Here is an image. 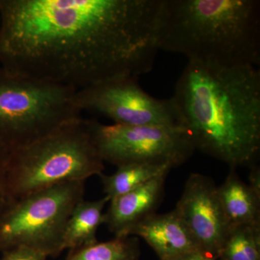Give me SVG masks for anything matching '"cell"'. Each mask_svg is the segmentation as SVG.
I'll return each instance as SVG.
<instances>
[{"label": "cell", "mask_w": 260, "mask_h": 260, "mask_svg": "<svg viewBox=\"0 0 260 260\" xmlns=\"http://www.w3.org/2000/svg\"><path fill=\"white\" fill-rule=\"evenodd\" d=\"M140 255L138 238L130 236L70 250L65 260H140Z\"/></svg>", "instance_id": "cell-15"}, {"label": "cell", "mask_w": 260, "mask_h": 260, "mask_svg": "<svg viewBox=\"0 0 260 260\" xmlns=\"http://www.w3.org/2000/svg\"><path fill=\"white\" fill-rule=\"evenodd\" d=\"M127 236L142 238L160 260H174L186 253L200 250L185 224L174 210L148 215L132 228Z\"/></svg>", "instance_id": "cell-10"}, {"label": "cell", "mask_w": 260, "mask_h": 260, "mask_svg": "<svg viewBox=\"0 0 260 260\" xmlns=\"http://www.w3.org/2000/svg\"><path fill=\"white\" fill-rule=\"evenodd\" d=\"M159 50L218 65L260 63V2L161 0Z\"/></svg>", "instance_id": "cell-3"}, {"label": "cell", "mask_w": 260, "mask_h": 260, "mask_svg": "<svg viewBox=\"0 0 260 260\" xmlns=\"http://www.w3.org/2000/svg\"><path fill=\"white\" fill-rule=\"evenodd\" d=\"M249 180H250L249 185L254 190L260 193V171L259 168L256 167V165L252 167Z\"/></svg>", "instance_id": "cell-20"}, {"label": "cell", "mask_w": 260, "mask_h": 260, "mask_svg": "<svg viewBox=\"0 0 260 260\" xmlns=\"http://www.w3.org/2000/svg\"><path fill=\"white\" fill-rule=\"evenodd\" d=\"M76 91L0 68V143L22 148L82 118Z\"/></svg>", "instance_id": "cell-5"}, {"label": "cell", "mask_w": 260, "mask_h": 260, "mask_svg": "<svg viewBox=\"0 0 260 260\" xmlns=\"http://www.w3.org/2000/svg\"><path fill=\"white\" fill-rule=\"evenodd\" d=\"M104 168L94 143L91 120L76 119L31 144L10 150L5 207L56 184L101 176Z\"/></svg>", "instance_id": "cell-4"}, {"label": "cell", "mask_w": 260, "mask_h": 260, "mask_svg": "<svg viewBox=\"0 0 260 260\" xmlns=\"http://www.w3.org/2000/svg\"><path fill=\"white\" fill-rule=\"evenodd\" d=\"M91 129L103 161L116 167L137 162L177 167L195 150L190 135L181 126L107 125L91 120Z\"/></svg>", "instance_id": "cell-7"}, {"label": "cell", "mask_w": 260, "mask_h": 260, "mask_svg": "<svg viewBox=\"0 0 260 260\" xmlns=\"http://www.w3.org/2000/svg\"><path fill=\"white\" fill-rule=\"evenodd\" d=\"M217 190L231 228L260 225V193L244 183L234 168Z\"/></svg>", "instance_id": "cell-12"}, {"label": "cell", "mask_w": 260, "mask_h": 260, "mask_svg": "<svg viewBox=\"0 0 260 260\" xmlns=\"http://www.w3.org/2000/svg\"><path fill=\"white\" fill-rule=\"evenodd\" d=\"M195 150L231 168L260 153V72L250 64L188 61L172 97Z\"/></svg>", "instance_id": "cell-2"}, {"label": "cell", "mask_w": 260, "mask_h": 260, "mask_svg": "<svg viewBox=\"0 0 260 260\" xmlns=\"http://www.w3.org/2000/svg\"><path fill=\"white\" fill-rule=\"evenodd\" d=\"M161 0H0V63L75 90L153 68Z\"/></svg>", "instance_id": "cell-1"}, {"label": "cell", "mask_w": 260, "mask_h": 260, "mask_svg": "<svg viewBox=\"0 0 260 260\" xmlns=\"http://www.w3.org/2000/svg\"><path fill=\"white\" fill-rule=\"evenodd\" d=\"M167 176L155 178L109 201L107 212L104 213V224L115 237H128L132 228L155 213L164 195Z\"/></svg>", "instance_id": "cell-11"}, {"label": "cell", "mask_w": 260, "mask_h": 260, "mask_svg": "<svg viewBox=\"0 0 260 260\" xmlns=\"http://www.w3.org/2000/svg\"><path fill=\"white\" fill-rule=\"evenodd\" d=\"M47 257L45 254L35 249L18 246L3 252L0 260H47Z\"/></svg>", "instance_id": "cell-17"}, {"label": "cell", "mask_w": 260, "mask_h": 260, "mask_svg": "<svg viewBox=\"0 0 260 260\" xmlns=\"http://www.w3.org/2000/svg\"><path fill=\"white\" fill-rule=\"evenodd\" d=\"M84 194L85 181H67L5 207L0 215V251L25 246L59 255L68 219Z\"/></svg>", "instance_id": "cell-6"}, {"label": "cell", "mask_w": 260, "mask_h": 260, "mask_svg": "<svg viewBox=\"0 0 260 260\" xmlns=\"http://www.w3.org/2000/svg\"><path fill=\"white\" fill-rule=\"evenodd\" d=\"M110 201L109 197L87 201L83 200L72 212L63 235L62 249H78L98 242V229L104 224V210Z\"/></svg>", "instance_id": "cell-13"}, {"label": "cell", "mask_w": 260, "mask_h": 260, "mask_svg": "<svg viewBox=\"0 0 260 260\" xmlns=\"http://www.w3.org/2000/svg\"><path fill=\"white\" fill-rule=\"evenodd\" d=\"M10 150L0 143V215L5 208L4 195V177Z\"/></svg>", "instance_id": "cell-18"}, {"label": "cell", "mask_w": 260, "mask_h": 260, "mask_svg": "<svg viewBox=\"0 0 260 260\" xmlns=\"http://www.w3.org/2000/svg\"><path fill=\"white\" fill-rule=\"evenodd\" d=\"M220 260H260V225L231 228Z\"/></svg>", "instance_id": "cell-16"}, {"label": "cell", "mask_w": 260, "mask_h": 260, "mask_svg": "<svg viewBox=\"0 0 260 260\" xmlns=\"http://www.w3.org/2000/svg\"><path fill=\"white\" fill-rule=\"evenodd\" d=\"M75 102L81 112L98 113L119 125L184 127L172 98L152 96L136 78H118L80 89Z\"/></svg>", "instance_id": "cell-8"}, {"label": "cell", "mask_w": 260, "mask_h": 260, "mask_svg": "<svg viewBox=\"0 0 260 260\" xmlns=\"http://www.w3.org/2000/svg\"><path fill=\"white\" fill-rule=\"evenodd\" d=\"M217 188L210 178L191 174L174 210L185 224L200 250L213 260L218 259L231 229Z\"/></svg>", "instance_id": "cell-9"}, {"label": "cell", "mask_w": 260, "mask_h": 260, "mask_svg": "<svg viewBox=\"0 0 260 260\" xmlns=\"http://www.w3.org/2000/svg\"><path fill=\"white\" fill-rule=\"evenodd\" d=\"M172 169L167 164H128L117 167L111 175L100 176L106 196L112 200L134 190L145 183L167 175Z\"/></svg>", "instance_id": "cell-14"}, {"label": "cell", "mask_w": 260, "mask_h": 260, "mask_svg": "<svg viewBox=\"0 0 260 260\" xmlns=\"http://www.w3.org/2000/svg\"><path fill=\"white\" fill-rule=\"evenodd\" d=\"M174 260H213L200 250H194L183 254Z\"/></svg>", "instance_id": "cell-19"}]
</instances>
